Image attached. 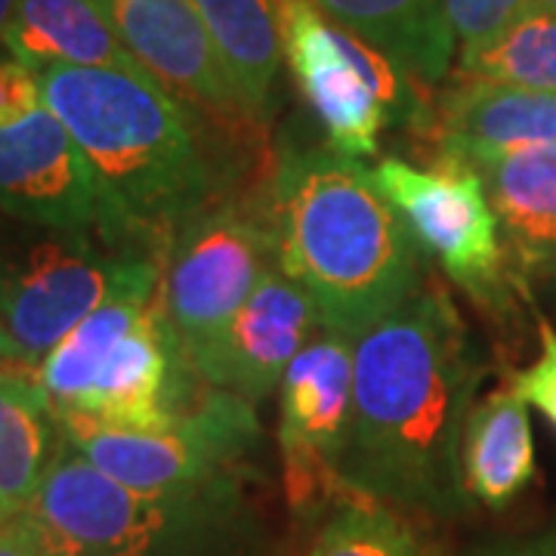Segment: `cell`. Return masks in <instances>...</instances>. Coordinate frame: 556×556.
I'll use <instances>...</instances> for the list:
<instances>
[{
  "label": "cell",
  "instance_id": "5bb4252c",
  "mask_svg": "<svg viewBox=\"0 0 556 556\" xmlns=\"http://www.w3.org/2000/svg\"><path fill=\"white\" fill-rule=\"evenodd\" d=\"M473 164L495 207L510 269L547 276L556 260V142L460 155Z\"/></svg>",
  "mask_w": 556,
  "mask_h": 556
},
{
  "label": "cell",
  "instance_id": "4dcf8cb0",
  "mask_svg": "<svg viewBox=\"0 0 556 556\" xmlns=\"http://www.w3.org/2000/svg\"><path fill=\"white\" fill-rule=\"evenodd\" d=\"M7 519H13V514H10V510H7V504L0 501V526H3Z\"/></svg>",
  "mask_w": 556,
  "mask_h": 556
},
{
  "label": "cell",
  "instance_id": "d6986e66",
  "mask_svg": "<svg viewBox=\"0 0 556 556\" xmlns=\"http://www.w3.org/2000/svg\"><path fill=\"white\" fill-rule=\"evenodd\" d=\"M251 124H266L281 65L278 0H195Z\"/></svg>",
  "mask_w": 556,
  "mask_h": 556
},
{
  "label": "cell",
  "instance_id": "d4e9b609",
  "mask_svg": "<svg viewBox=\"0 0 556 556\" xmlns=\"http://www.w3.org/2000/svg\"><path fill=\"white\" fill-rule=\"evenodd\" d=\"M43 105L40 75L13 56L0 60V127L16 124Z\"/></svg>",
  "mask_w": 556,
  "mask_h": 556
},
{
  "label": "cell",
  "instance_id": "52a82bcc",
  "mask_svg": "<svg viewBox=\"0 0 556 556\" xmlns=\"http://www.w3.org/2000/svg\"><path fill=\"white\" fill-rule=\"evenodd\" d=\"M102 232L65 236L40 229V239L0 251V328L25 371L53 353L72 328L159 254L142 248H100ZM109 239V236H105Z\"/></svg>",
  "mask_w": 556,
  "mask_h": 556
},
{
  "label": "cell",
  "instance_id": "1f68e13d",
  "mask_svg": "<svg viewBox=\"0 0 556 556\" xmlns=\"http://www.w3.org/2000/svg\"><path fill=\"white\" fill-rule=\"evenodd\" d=\"M547 278H554V281H556V260L551 263V269H547Z\"/></svg>",
  "mask_w": 556,
  "mask_h": 556
},
{
  "label": "cell",
  "instance_id": "3957f363",
  "mask_svg": "<svg viewBox=\"0 0 556 556\" xmlns=\"http://www.w3.org/2000/svg\"><path fill=\"white\" fill-rule=\"evenodd\" d=\"M278 266L309 294L318 325L362 338L420 288L417 241L371 170L338 152H294L273 186Z\"/></svg>",
  "mask_w": 556,
  "mask_h": 556
},
{
  "label": "cell",
  "instance_id": "484cf974",
  "mask_svg": "<svg viewBox=\"0 0 556 556\" xmlns=\"http://www.w3.org/2000/svg\"><path fill=\"white\" fill-rule=\"evenodd\" d=\"M470 556H556V532L519 538V541H501V544L482 547V551Z\"/></svg>",
  "mask_w": 556,
  "mask_h": 556
},
{
  "label": "cell",
  "instance_id": "6da1fadb",
  "mask_svg": "<svg viewBox=\"0 0 556 556\" xmlns=\"http://www.w3.org/2000/svg\"><path fill=\"white\" fill-rule=\"evenodd\" d=\"M482 368L452 298L417 288L353 340V433L340 489L387 507L457 517L460 439Z\"/></svg>",
  "mask_w": 556,
  "mask_h": 556
},
{
  "label": "cell",
  "instance_id": "30bf717a",
  "mask_svg": "<svg viewBox=\"0 0 556 556\" xmlns=\"http://www.w3.org/2000/svg\"><path fill=\"white\" fill-rule=\"evenodd\" d=\"M353 433V340L318 331L278 387V455L294 510L340 489Z\"/></svg>",
  "mask_w": 556,
  "mask_h": 556
},
{
  "label": "cell",
  "instance_id": "ffe728a7",
  "mask_svg": "<svg viewBox=\"0 0 556 556\" xmlns=\"http://www.w3.org/2000/svg\"><path fill=\"white\" fill-rule=\"evenodd\" d=\"M62 452V430L31 371L0 375V501L13 517L31 504Z\"/></svg>",
  "mask_w": 556,
  "mask_h": 556
},
{
  "label": "cell",
  "instance_id": "4316f807",
  "mask_svg": "<svg viewBox=\"0 0 556 556\" xmlns=\"http://www.w3.org/2000/svg\"><path fill=\"white\" fill-rule=\"evenodd\" d=\"M0 556H38L31 532L25 526V519L13 517L0 526Z\"/></svg>",
  "mask_w": 556,
  "mask_h": 556
},
{
  "label": "cell",
  "instance_id": "9a60e30c",
  "mask_svg": "<svg viewBox=\"0 0 556 556\" xmlns=\"http://www.w3.org/2000/svg\"><path fill=\"white\" fill-rule=\"evenodd\" d=\"M433 137L445 155L556 142V93L457 78L437 102Z\"/></svg>",
  "mask_w": 556,
  "mask_h": 556
},
{
  "label": "cell",
  "instance_id": "2e32d148",
  "mask_svg": "<svg viewBox=\"0 0 556 556\" xmlns=\"http://www.w3.org/2000/svg\"><path fill=\"white\" fill-rule=\"evenodd\" d=\"M0 43L38 75L62 65L146 72L102 0H16Z\"/></svg>",
  "mask_w": 556,
  "mask_h": 556
},
{
  "label": "cell",
  "instance_id": "9c48e42d",
  "mask_svg": "<svg viewBox=\"0 0 556 556\" xmlns=\"http://www.w3.org/2000/svg\"><path fill=\"white\" fill-rule=\"evenodd\" d=\"M276 263V223L239 201H214L179 226L161 266V306L189 362L223 334Z\"/></svg>",
  "mask_w": 556,
  "mask_h": 556
},
{
  "label": "cell",
  "instance_id": "44dd1931",
  "mask_svg": "<svg viewBox=\"0 0 556 556\" xmlns=\"http://www.w3.org/2000/svg\"><path fill=\"white\" fill-rule=\"evenodd\" d=\"M455 75L556 93V13L529 7L495 38L460 50Z\"/></svg>",
  "mask_w": 556,
  "mask_h": 556
},
{
  "label": "cell",
  "instance_id": "cb8c5ba5",
  "mask_svg": "<svg viewBox=\"0 0 556 556\" xmlns=\"http://www.w3.org/2000/svg\"><path fill=\"white\" fill-rule=\"evenodd\" d=\"M538 340L541 353L526 371H517L510 378V390H517L526 405H535L556 427V328L551 321L538 325Z\"/></svg>",
  "mask_w": 556,
  "mask_h": 556
},
{
  "label": "cell",
  "instance_id": "7a4b0ae2",
  "mask_svg": "<svg viewBox=\"0 0 556 556\" xmlns=\"http://www.w3.org/2000/svg\"><path fill=\"white\" fill-rule=\"evenodd\" d=\"M40 93L90 161L109 239L161 257L214 204L217 170L192 115L149 72L62 65L40 72Z\"/></svg>",
  "mask_w": 556,
  "mask_h": 556
},
{
  "label": "cell",
  "instance_id": "603a6c76",
  "mask_svg": "<svg viewBox=\"0 0 556 556\" xmlns=\"http://www.w3.org/2000/svg\"><path fill=\"white\" fill-rule=\"evenodd\" d=\"M445 7L455 28L457 47L470 50L519 20L532 7V0H445Z\"/></svg>",
  "mask_w": 556,
  "mask_h": 556
},
{
  "label": "cell",
  "instance_id": "4fadbf2b",
  "mask_svg": "<svg viewBox=\"0 0 556 556\" xmlns=\"http://www.w3.org/2000/svg\"><path fill=\"white\" fill-rule=\"evenodd\" d=\"M134 60L182 100L204 105L223 124H251L195 0L105 3Z\"/></svg>",
  "mask_w": 556,
  "mask_h": 556
},
{
  "label": "cell",
  "instance_id": "277c9868",
  "mask_svg": "<svg viewBox=\"0 0 556 556\" xmlns=\"http://www.w3.org/2000/svg\"><path fill=\"white\" fill-rule=\"evenodd\" d=\"M38 556H254L257 526L239 482L201 492H137L62 439L22 510Z\"/></svg>",
  "mask_w": 556,
  "mask_h": 556
},
{
  "label": "cell",
  "instance_id": "f546056e",
  "mask_svg": "<svg viewBox=\"0 0 556 556\" xmlns=\"http://www.w3.org/2000/svg\"><path fill=\"white\" fill-rule=\"evenodd\" d=\"M532 7H538V10H547V13H556V0H532Z\"/></svg>",
  "mask_w": 556,
  "mask_h": 556
},
{
  "label": "cell",
  "instance_id": "f1b7e54d",
  "mask_svg": "<svg viewBox=\"0 0 556 556\" xmlns=\"http://www.w3.org/2000/svg\"><path fill=\"white\" fill-rule=\"evenodd\" d=\"M13 3L16 0H0V40H3V31H7V22L13 16Z\"/></svg>",
  "mask_w": 556,
  "mask_h": 556
},
{
  "label": "cell",
  "instance_id": "d6a6232c",
  "mask_svg": "<svg viewBox=\"0 0 556 556\" xmlns=\"http://www.w3.org/2000/svg\"><path fill=\"white\" fill-rule=\"evenodd\" d=\"M102 3H112V0H102Z\"/></svg>",
  "mask_w": 556,
  "mask_h": 556
},
{
  "label": "cell",
  "instance_id": "ac0fdd59",
  "mask_svg": "<svg viewBox=\"0 0 556 556\" xmlns=\"http://www.w3.org/2000/svg\"><path fill=\"white\" fill-rule=\"evenodd\" d=\"M460 473L467 495L489 510H504L532 482V420L517 390H495L470 408L460 439Z\"/></svg>",
  "mask_w": 556,
  "mask_h": 556
},
{
  "label": "cell",
  "instance_id": "8992f818",
  "mask_svg": "<svg viewBox=\"0 0 556 556\" xmlns=\"http://www.w3.org/2000/svg\"><path fill=\"white\" fill-rule=\"evenodd\" d=\"M281 56L313 109L331 152L371 159L380 134L412 115L405 72L365 40L331 22L316 0H278Z\"/></svg>",
  "mask_w": 556,
  "mask_h": 556
},
{
  "label": "cell",
  "instance_id": "e0dca14e",
  "mask_svg": "<svg viewBox=\"0 0 556 556\" xmlns=\"http://www.w3.org/2000/svg\"><path fill=\"white\" fill-rule=\"evenodd\" d=\"M318 10L375 47L408 78L437 84L455 56L445 0H316Z\"/></svg>",
  "mask_w": 556,
  "mask_h": 556
},
{
  "label": "cell",
  "instance_id": "8fae6325",
  "mask_svg": "<svg viewBox=\"0 0 556 556\" xmlns=\"http://www.w3.org/2000/svg\"><path fill=\"white\" fill-rule=\"evenodd\" d=\"M0 214L65 236H105L100 182L47 105L0 127Z\"/></svg>",
  "mask_w": 556,
  "mask_h": 556
},
{
  "label": "cell",
  "instance_id": "ba28073f",
  "mask_svg": "<svg viewBox=\"0 0 556 556\" xmlns=\"http://www.w3.org/2000/svg\"><path fill=\"white\" fill-rule=\"evenodd\" d=\"M371 179L396 207L417 248L437 260L457 288L482 306H504L510 257L495 207L470 161L445 152L427 167L383 159Z\"/></svg>",
  "mask_w": 556,
  "mask_h": 556
},
{
  "label": "cell",
  "instance_id": "5b68a950",
  "mask_svg": "<svg viewBox=\"0 0 556 556\" xmlns=\"http://www.w3.org/2000/svg\"><path fill=\"white\" fill-rule=\"evenodd\" d=\"M62 439L97 470L137 492H201L239 482L236 470L257 448L260 420L248 399L214 390L164 430H124L60 412Z\"/></svg>",
  "mask_w": 556,
  "mask_h": 556
},
{
  "label": "cell",
  "instance_id": "7c38bea8",
  "mask_svg": "<svg viewBox=\"0 0 556 556\" xmlns=\"http://www.w3.org/2000/svg\"><path fill=\"white\" fill-rule=\"evenodd\" d=\"M316 328L321 325L309 294L276 263L223 334L192 358V368L214 390L257 402L281 387Z\"/></svg>",
  "mask_w": 556,
  "mask_h": 556
},
{
  "label": "cell",
  "instance_id": "83f0119b",
  "mask_svg": "<svg viewBox=\"0 0 556 556\" xmlns=\"http://www.w3.org/2000/svg\"><path fill=\"white\" fill-rule=\"evenodd\" d=\"M7 371H25V368L13 358V350H10V343H7V334H3V328H0V375H7ZM31 375H35V371H31Z\"/></svg>",
  "mask_w": 556,
  "mask_h": 556
},
{
  "label": "cell",
  "instance_id": "7402d4cb",
  "mask_svg": "<svg viewBox=\"0 0 556 556\" xmlns=\"http://www.w3.org/2000/svg\"><path fill=\"white\" fill-rule=\"evenodd\" d=\"M306 556H433V551L393 507L353 497L318 529Z\"/></svg>",
  "mask_w": 556,
  "mask_h": 556
}]
</instances>
